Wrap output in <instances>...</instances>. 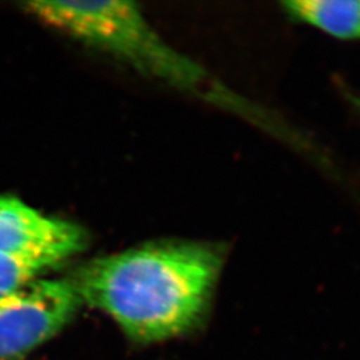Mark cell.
Returning a JSON list of instances; mask_svg holds the SVG:
<instances>
[{
  "label": "cell",
  "mask_w": 360,
  "mask_h": 360,
  "mask_svg": "<svg viewBox=\"0 0 360 360\" xmlns=\"http://www.w3.org/2000/svg\"><path fill=\"white\" fill-rule=\"evenodd\" d=\"M218 245L162 242L99 257L74 283L82 303L110 315L138 342H160L193 328L221 267Z\"/></svg>",
  "instance_id": "cell-1"
},
{
  "label": "cell",
  "mask_w": 360,
  "mask_h": 360,
  "mask_svg": "<svg viewBox=\"0 0 360 360\" xmlns=\"http://www.w3.org/2000/svg\"><path fill=\"white\" fill-rule=\"evenodd\" d=\"M25 10L146 75L208 99L233 102L199 65L169 47L132 1H30L25 3Z\"/></svg>",
  "instance_id": "cell-2"
},
{
  "label": "cell",
  "mask_w": 360,
  "mask_h": 360,
  "mask_svg": "<svg viewBox=\"0 0 360 360\" xmlns=\"http://www.w3.org/2000/svg\"><path fill=\"white\" fill-rule=\"evenodd\" d=\"M82 299L74 281H32L0 299V360H22L58 334Z\"/></svg>",
  "instance_id": "cell-3"
},
{
  "label": "cell",
  "mask_w": 360,
  "mask_h": 360,
  "mask_svg": "<svg viewBox=\"0 0 360 360\" xmlns=\"http://www.w3.org/2000/svg\"><path fill=\"white\" fill-rule=\"evenodd\" d=\"M86 247V233L67 220L46 217L13 196H0V257L47 271Z\"/></svg>",
  "instance_id": "cell-4"
},
{
  "label": "cell",
  "mask_w": 360,
  "mask_h": 360,
  "mask_svg": "<svg viewBox=\"0 0 360 360\" xmlns=\"http://www.w3.org/2000/svg\"><path fill=\"white\" fill-rule=\"evenodd\" d=\"M292 20L338 39L360 40V0H290L282 3Z\"/></svg>",
  "instance_id": "cell-5"
},
{
  "label": "cell",
  "mask_w": 360,
  "mask_h": 360,
  "mask_svg": "<svg viewBox=\"0 0 360 360\" xmlns=\"http://www.w3.org/2000/svg\"><path fill=\"white\" fill-rule=\"evenodd\" d=\"M43 272L34 264L0 257V299L31 283Z\"/></svg>",
  "instance_id": "cell-6"
}]
</instances>
